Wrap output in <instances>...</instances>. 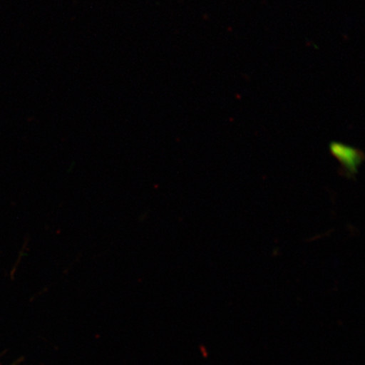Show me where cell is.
<instances>
[{
    "label": "cell",
    "mask_w": 365,
    "mask_h": 365,
    "mask_svg": "<svg viewBox=\"0 0 365 365\" xmlns=\"http://www.w3.org/2000/svg\"><path fill=\"white\" fill-rule=\"evenodd\" d=\"M331 153L349 173L357 172L363 161V154L359 150L339 143L330 145Z\"/></svg>",
    "instance_id": "cell-1"
}]
</instances>
